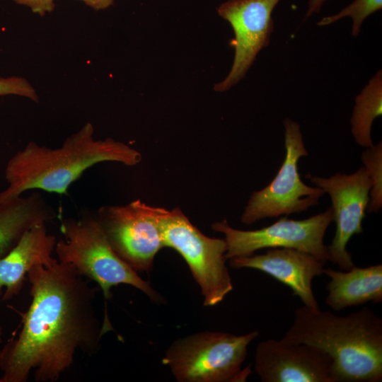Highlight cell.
<instances>
[{"mask_svg": "<svg viewBox=\"0 0 382 382\" xmlns=\"http://www.w3.org/2000/svg\"><path fill=\"white\" fill-rule=\"evenodd\" d=\"M382 114V72L373 76L361 92L355 98V105L350 119L351 132L360 146L369 147L374 120Z\"/></svg>", "mask_w": 382, "mask_h": 382, "instance_id": "17", "label": "cell"}, {"mask_svg": "<svg viewBox=\"0 0 382 382\" xmlns=\"http://www.w3.org/2000/svg\"><path fill=\"white\" fill-rule=\"evenodd\" d=\"M2 328L1 326V324H0V343L2 342Z\"/></svg>", "mask_w": 382, "mask_h": 382, "instance_id": "24", "label": "cell"}, {"mask_svg": "<svg viewBox=\"0 0 382 382\" xmlns=\"http://www.w3.org/2000/svg\"><path fill=\"white\" fill-rule=\"evenodd\" d=\"M63 238L57 241L54 253L58 260L72 265L82 276L96 282L105 300H110L112 287L130 285L152 301L163 303V296L149 282L114 251L96 217L85 215L61 221Z\"/></svg>", "mask_w": 382, "mask_h": 382, "instance_id": "4", "label": "cell"}, {"mask_svg": "<svg viewBox=\"0 0 382 382\" xmlns=\"http://www.w3.org/2000/svg\"><path fill=\"white\" fill-rule=\"evenodd\" d=\"M165 208L140 199L122 206H104L96 217L114 251L137 272H150L164 248L160 219Z\"/></svg>", "mask_w": 382, "mask_h": 382, "instance_id": "8", "label": "cell"}, {"mask_svg": "<svg viewBox=\"0 0 382 382\" xmlns=\"http://www.w3.org/2000/svg\"><path fill=\"white\" fill-rule=\"evenodd\" d=\"M333 221L331 206L309 218L295 220L287 216L257 230L244 231L229 226L226 219L215 222L212 228L224 235L227 245L226 260L254 254L264 248H287L307 252L326 262L328 247L325 232Z\"/></svg>", "mask_w": 382, "mask_h": 382, "instance_id": "9", "label": "cell"}, {"mask_svg": "<svg viewBox=\"0 0 382 382\" xmlns=\"http://www.w3.org/2000/svg\"><path fill=\"white\" fill-rule=\"evenodd\" d=\"M56 243V237L48 233L46 223L37 224L0 257V296L3 294V301H8L20 293L33 266L49 267L57 261L52 257Z\"/></svg>", "mask_w": 382, "mask_h": 382, "instance_id": "14", "label": "cell"}, {"mask_svg": "<svg viewBox=\"0 0 382 382\" xmlns=\"http://www.w3.org/2000/svg\"><path fill=\"white\" fill-rule=\"evenodd\" d=\"M56 217L54 210L38 192L0 204V257L8 253L31 227Z\"/></svg>", "mask_w": 382, "mask_h": 382, "instance_id": "16", "label": "cell"}, {"mask_svg": "<svg viewBox=\"0 0 382 382\" xmlns=\"http://www.w3.org/2000/svg\"><path fill=\"white\" fill-rule=\"evenodd\" d=\"M93 132V125L87 122L56 149L29 142L7 163L5 178L8 185L0 192V204L28 190L65 194L86 170L102 162L127 166L140 163L138 151L111 138L95 139Z\"/></svg>", "mask_w": 382, "mask_h": 382, "instance_id": "2", "label": "cell"}, {"mask_svg": "<svg viewBox=\"0 0 382 382\" xmlns=\"http://www.w3.org/2000/svg\"><path fill=\"white\" fill-rule=\"evenodd\" d=\"M18 95L37 101V93L31 85L20 77L0 78V96Z\"/></svg>", "mask_w": 382, "mask_h": 382, "instance_id": "20", "label": "cell"}, {"mask_svg": "<svg viewBox=\"0 0 382 382\" xmlns=\"http://www.w3.org/2000/svg\"><path fill=\"white\" fill-rule=\"evenodd\" d=\"M32 298L18 335L0 350V382H54L67 371L77 351L96 352L110 320L100 323L93 301L98 290L71 265L33 266L28 273Z\"/></svg>", "mask_w": 382, "mask_h": 382, "instance_id": "1", "label": "cell"}, {"mask_svg": "<svg viewBox=\"0 0 382 382\" xmlns=\"http://www.w3.org/2000/svg\"><path fill=\"white\" fill-rule=\"evenodd\" d=\"M86 4L90 6L96 10L103 9L108 8L112 4L113 0H81Z\"/></svg>", "mask_w": 382, "mask_h": 382, "instance_id": "23", "label": "cell"}, {"mask_svg": "<svg viewBox=\"0 0 382 382\" xmlns=\"http://www.w3.org/2000/svg\"><path fill=\"white\" fill-rule=\"evenodd\" d=\"M229 265L235 269L250 268L267 274L288 286L303 305L320 308L313 291L316 277L323 274L325 262L313 255L294 248H268L263 254L233 257Z\"/></svg>", "mask_w": 382, "mask_h": 382, "instance_id": "13", "label": "cell"}, {"mask_svg": "<svg viewBox=\"0 0 382 382\" xmlns=\"http://www.w3.org/2000/svg\"><path fill=\"white\" fill-rule=\"evenodd\" d=\"M254 371L262 382H335L333 361L328 354L282 338L258 343Z\"/></svg>", "mask_w": 382, "mask_h": 382, "instance_id": "12", "label": "cell"}, {"mask_svg": "<svg viewBox=\"0 0 382 382\" xmlns=\"http://www.w3.org/2000/svg\"><path fill=\"white\" fill-rule=\"evenodd\" d=\"M282 339L328 354L335 382L382 381V319L367 306L339 316L303 305Z\"/></svg>", "mask_w": 382, "mask_h": 382, "instance_id": "3", "label": "cell"}, {"mask_svg": "<svg viewBox=\"0 0 382 382\" xmlns=\"http://www.w3.org/2000/svg\"><path fill=\"white\" fill-rule=\"evenodd\" d=\"M330 281L326 284V304L338 311L368 302L382 301V265L364 267L353 266L349 270L324 269Z\"/></svg>", "mask_w": 382, "mask_h": 382, "instance_id": "15", "label": "cell"}, {"mask_svg": "<svg viewBox=\"0 0 382 382\" xmlns=\"http://www.w3.org/2000/svg\"><path fill=\"white\" fill-rule=\"evenodd\" d=\"M280 0H228L217 8L231 25L235 37L230 44L235 57L226 78L215 84L216 91H226L242 79L259 52L270 43L274 30L272 14Z\"/></svg>", "mask_w": 382, "mask_h": 382, "instance_id": "11", "label": "cell"}, {"mask_svg": "<svg viewBox=\"0 0 382 382\" xmlns=\"http://www.w3.org/2000/svg\"><path fill=\"white\" fill-rule=\"evenodd\" d=\"M382 8V0H354L339 13L323 18L317 25L324 26L332 24L344 17H350L353 21L352 35L357 37L364 20L371 14Z\"/></svg>", "mask_w": 382, "mask_h": 382, "instance_id": "19", "label": "cell"}, {"mask_svg": "<svg viewBox=\"0 0 382 382\" xmlns=\"http://www.w3.org/2000/svg\"><path fill=\"white\" fill-rule=\"evenodd\" d=\"M326 1L328 0H308L306 16L309 17L315 13H318Z\"/></svg>", "mask_w": 382, "mask_h": 382, "instance_id": "22", "label": "cell"}, {"mask_svg": "<svg viewBox=\"0 0 382 382\" xmlns=\"http://www.w3.org/2000/svg\"><path fill=\"white\" fill-rule=\"evenodd\" d=\"M16 3L29 6L34 13L43 16L54 9V0H13Z\"/></svg>", "mask_w": 382, "mask_h": 382, "instance_id": "21", "label": "cell"}, {"mask_svg": "<svg viewBox=\"0 0 382 382\" xmlns=\"http://www.w3.org/2000/svg\"><path fill=\"white\" fill-rule=\"evenodd\" d=\"M160 224L164 246L183 257L199 286L204 306H213L222 301L233 289L226 265L225 239L203 234L179 208L165 209Z\"/></svg>", "mask_w": 382, "mask_h": 382, "instance_id": "6", "label": "cell"}, {"mask_svg": "<svg viewBox=\"0 0 382 382\" xmlns=\"http://www.w3.org/2000/svg\"><path fill=\"white\" fill-rule=\"evenodd\" d=\"M361 160L371 181L366 212L377 214L382 207V141L366 147Z\"/></svg>", "mask_w": 382, "mask_h": 382, "instance_id": "18", "label": "cell"}, {"mask_svg": "<svg viewBox=\"0 0 382 382\" xmlns=\"http://www.w3.org/2000/svg\"><path fill=\"white\" fill-rule=\"evenodd\" d=\"M306 178L328 193L332 201L336 229L331 243L327 245L328 261L341 270H349L354 265L347 245L354 235L363 232L362 221L371 187L369 176L363 166L352 174L336 173L329 178L308 174Z\"/></svg>", "mask_w": 382, "mask_h": 382, "instance_id": "10", "label": "cell"}, {"mask_svg": "<svg viewBox=\"0 0 382 382\" xmlns=\"http://www.w3.org/2000/svg\"><path fill=\"white\" fill-rule=\"evenodd\" d=\"M285 157L272 180L264 188L253 192L242 213L241 221L247 225L265 218L288 216L307 211L317 205L325 193L301 180L298 171L301 158L308 156L299 123L285 118Z\"/></svg>", "mask_w": 382, "mask_h": 382, "instance_id": "7", "label": "cell"}, {"mask_svg": "<svg viewBox=\"0 0 382 382\" xmlns=\"http://www.w3.org/2000/svg\"><path fill=\"white\" fill-rule=\"evenodd\" d=\"M257 330L236 335L201 332L175 340L166 349L162 364L178 382L244 381L250 369L242 370L248 347Z\"/></svg>", "mask_w": 382, "mask_h": 382, "instance_id": "5", "label": "cell"}]
</instances>
